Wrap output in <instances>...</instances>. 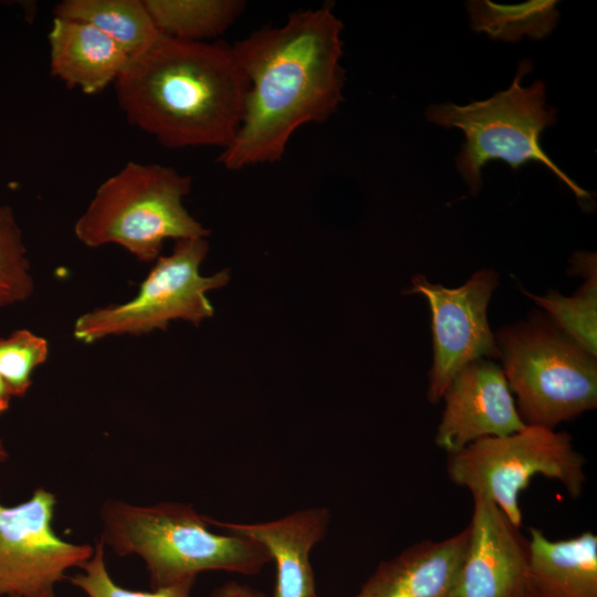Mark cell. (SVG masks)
Returning a JSON list of instances; mask_svg holds the SVG:
<instances>
[{"label":"cell","mask_w":597,"mask_h":597,"mask_svg":"<svg viewBox=\"0 0 597 597\" xmlns=\"http://www.w3.org/2000/svg\"><path fill=\"white\" fill-rule=\"evenodd\" d=\"M342 31L333 4L324 3L234 42L250 87L242 124L219 164L239 170L277 161L297 128L337 111L345 83Z\"/></svg>","instance_id":"cell-1"},{"label":"cell","mask_w":597,"mask_h":597,"mask_svg":"<svg viewBox=\"0 0 597 597\" xmlns=\"http://www.w3.org/2000/svg\"><path fill=\"white\" fill-rule=\"evenodd\" d=\"M114 84L127 122L168 148H227L250 87L232 45L163 34L129 59Z\"/></svg>","instance_id":"cell-2"},{"label":"cell","mask_w":597,"mask_h":597,"mask_svg":"<svg viewBox=\"0 0 597 597\" xmlns=\"http://www.w3.org/2000/svg\"><path fill=\"white\" fill-rule=\"evenodd\" d=\"M101 540L119 556L137 554L148 569L151 589L196 578L205 570L253 576L272 561L265 547L237 534H218L191 505L161 502L138 506L103 504Z\"/></svg>","instance_id":"cell-3"},{"label":"cell","mask_w":597,"mask_h":597,"mask_svg":"<svg viewBox=\"0 0 597 597\" xmlns=\"http://www.w3.org/2000/svg\"><path fill=\"white\" fill-rule=\"evenodd\" d=\"M191 184L170 166L128 161L98 186L75 237L90 248L121 245L142 262L157 260L167 239L206 238L210 231L182 203Z\"/></svg>","instance_id":"cell-4"},{"label":"cell","mask_w":597,"mask_h":597,"mask_svg":"<svg viewBox=\"0 0 597 597\" xmlns=\"http://www.w3.org/2000/svg\"><path fill=\"white\" fill-rule=\"evenodd\" d=\"M495 342L526 426L554 429L597 406V360L542 313L502 327Z\"/></svg>","instance_id":"cell-5"},{"label":"cell","mask_w":597,"mask_h":597,"mask_svg":"<svg viewBox=\"0 0 597 597\" xmlns=\"http://www.w3.org/2000/svg\"><path fill=\"white\" fill-rule=\"evenodd\" d=\"M532 71L530 60L520 62L506 91L465 106L452 103L431 105L426 118L443 128H459L465 135L455 165L475 195L482 186L481 169L492 159H501L516 169L530 161L548 168L579 200L589 195L573 181L546 155L541 146L543 130L556 122V109L546 103L544 82L536 80L524 87L522 80Z\"/></svg>","instance_id":"cell-6"},{"label":"cell","mask_w":597,"mask_h":597,"mask_svg":"<svg viewBox=\"0 0 597 597\" xmlns=\"http://www.w3.org/2000/svg\"><path fill=\"white\" fill-rule=\"evenodd\" d=\"M447 472L455 485L489 499L519 527V496L534 476L559 481L573 499L583 493L586 482L585 458L572 437L541 426L479 439L448 454Z\"/></svg>","instance_id":"cell-7"},{"label":"cell","mask_w":597,"mask_h":597,"mask_svg":"<svg viewBox=\"0 0 597 597\" xmlns=\"http://www.w3.org/2000/svg\"><path fill=\"white\" fill-rule=\"evenodd\" d=\"M208 250L205 238L177 240L171 254L156 260L134 298L81 315L74 324V337L91 344L107 336L165 331L172 320L199 325L211 317L213 307L206 294L224 286L229 272L199 273Z\"/></svg>","instance_id":"cell-8"},{"label":"cell","mask_w":597,"mask_h":597,"mask_svg":"<svg viewBox=\"0 0 597 597\" xmlns=\"http://www.w3.org/2000/svg\"><path fill=\"white\" fill-rule=\"evenodd\" d=\"M55 495L43 488L15 506L0 502V597H54L66 572L93 556V546L55 534Z\"/></svg>","instance_id":"cell-9"},{"label":"cell","mask_w":597,"mask_h":597,"mask_svg":"<svg viewBox=\"0 0 597 597\" xmlns=\"http://www.w3.org/2000/svg\"><path fill=\"white\" fill-rule=\"evenodd\" d=\"M499 282L493 270H481L461 286L449 289L416 275L408 293L422 294L432 318L433 362L428 399L439 401L453 377L480 358H500L489 322L488 305Z\"/></svg>","instance_id":"cell-10"},{"label":"cell","mask_w":597,"mask_h":597,"mask_svg":"<svg viewBox=\"0 0 597 597\" xmlns=\"http://www.w3.org/2000/svg\"><path fill=\"white\" fill-rule=\"evenodd\" d=\"M469 540L451 597H530V543L500 507L473 496Z\"/></svg>","instance_id":"cell-11"},{"label":"cell","mask_w":597,"mask_h":597,"mask_svg":"<svg viewBox=\"0 0 597 597\" xmlns=\"http://www.w3.org/2000/svg\"><path fill=\"white\" fill-rule=\"evenodd\" d=\"M442 398L444 409L434 441L448 454L486 437L522 430V421L503 370L480 358L464 366Z\"/></svg>","instance_id":"cell-12"},{"label":"cell","mask_w":597,"mask_h":597,"mask_svg":"<svg viewBox=\"0 0 597 597\" xmlns=\"http://www.w3.org/2000/svg\"><path fill=\"white\" fill-rule=\"evenodd\" d=\"M209 524L228 533L258 542L276 565L272 597H316L315 577L310 562L313 547L327 532L329 511L313 506L263 523H230L207 516Z\"/></svg>","instance_id":"cell-13"},{"label":"cell","mask_w":597,"mask_h":597,"mask_svg":"<svg viewBox=\"0 0 597 597\" xmlns=\"http://www.w3.org/2000/svg\"><path fill=\"white\" fill-rule=\"evenodd\" d=\"M469 527L441 541L426 540L381 562L356 597H451Z\"/></svg>","instance_id":"cell-14"},{"label":"cell","mask_w":597,"mask_h":597,"mask_svg":"<svg viewBox=\"0 0 597 597\" xmlns=\"http://www.w3.org/2000/svg\"><path fill=\"white\" fill-rule=\"evenodd\" d=\"M48 40L52 75L90 95L115 83L130 59L114 40L84 22L53 18Z\"/></svg>","instance_id":"cell-15"},{"label":"cell","mask_w":597,"mask_h":597,"mask_svg":"<svg viewBox=\"0 0 597 597\" xmlns=\"http://www.w3.org/2000/svg\"><path fill=\"white\" fill-rule=\"evenodd\" d=\"M530 597H597V535L553 541L530 528Z\"/></svg>","instance_id":"cell-16"},{"label":"cell","mask_w":597,"mask_h":597,"mask_svg":"<svg viewBox=\"0 0 597 597\" xmlns=\"http://www.w3.org/2000/svg\"><path fill=\"white\" fill-rule=\"evenodd\" d=\"M53 15L93 25L129 57L146 50L160 35L144 0H64L54 7Z\"/></svg>","instance_id":"cell-17"},{"label":"cell","mask_w":597,"mask_h":597,"mask_svg":"<svg viewBox=\"0 0 597 597\" xmlns=\"http://www.w3.org/2000/svg\"><path fill=\"white\" fill-rule=\"evenodd\" d=\"M158 32L184 40L207 42L223 33L243 12L240 0H144Z\"/></svg>","instance_id":"cell-18"},{"label":"cell","mask_w":597,"mask_h":597,"mask_svg":"<svg viewBox=\"0 0 597 597\" xmlns=\"http://www.w3.org/2000/svg\"><path fill=\"white\" fill-rule=\"evenodd\" d=\"M555 0H535L522 4L502 6L491 1H469L471 27L490 38L516 42L523 35L533 40L547 36L556 27L558 11Z\"/></svg>","instance_id":"cell-19"},{"label":"cell","mask_w":597,"mask_h":597,"mask_svg":"<svg viewBox=\"0 0 597 597\" xmlns=\"http://www.w3.org/2000/svg\"><path fill=\"white\" fill-rule=\"evenodd\" d=\"M585 279L572 296H563L554 290L542 296L524 290L523 293L545 311L556 327L596 356L597 272Z\"/></svg>","instance_id":"cell-20"},{"label":"cell","mask_w":597,"mask_h":597,"mask_svg":"<svg viewBox=\"0 0 597 597\" xmlns=\"http://www.w3.org/2000/svg\"><path fill=\"white\" fill-rule=\"evenodd\" d=\"M33 291L22 231L13 209L0 206V308L28 300Z\"/></svg>","instance_id":"cell-21"},{"label":"cell","mask_w":597,"mask_h":597,"mask_svg":"<svg viewBox=\"0 0 597 597\" xmlns=\"http://www.w3.org/2000/svg\"><path fill=\"white\" fill-rule=\"evenodd\" d=\"M49 355L45 338L28 329L0 337V375L13 397H23L32 385V375Z\"/></svg>","instance_id":"cell-22"},{"label":"cell","mask_w":597,"mask_h":597,"mask_svg":"<svg viewBox=\"0 0 597 597\" xmlns=\"http://www.w3.org/2000/svg\"><path fill=\"white\" fill-rule=\"evenodd\" d=\"M80 568L83 573L70 577V580L88 597H190L196 580L188 578L153 591L126 589L117 585L108 574L104 559V543L101 538L95 542L93 556Z\"/></svg>","instance_id":"cell-23"},{"label":"cell","mask_w":597,"mask_h":597,"mask_svg":"<svg viewBox=\"0 0 597 597\" xmlns=\"http://www.w3.org/2000/svg\"><path fill=\"white\" fill-rule=\"evenodd\" d=\"M210 597H266V595L250 586L231 580L216 588Z\"/></svg>","instance_id":"cell-24"},{"label":"cell","mask_w":597,"mask_h":597,"mask_svg":"<svg viewBox=\"0 0 597 597\" xmlns=\"http://www.w3.org/2000/svg\"><path fill=\"white\" fill-rule=\"evenodd\" d=\"M12 394L4 381V379L0 375V415L9 409L10 401L12 398Z\"/></svg>","instance_id":"cell-25"},{"label":"cell","mask_w":597,"mask_h":597,"mask_svg":"<svg viewBox=\"0 0 597 597\" xmlns=\"http://www.w3.org/2000/svg\"><path fill=\"white\" fill-rule=\"evenodd\" d=\"M8 457H9L8 451L4 444L2 443V441L0 440V462H4L8 459Z\"/></svg>","instance_id":"cell-26"},{"label":"cell","mask_w":597,"mask_h":597,"mask_svg":"<svg viewBox=\"0 0 597 597\" xmlns=\"http://www.w3.org/2000/svg\"><path fill=\"white\" fill-rule=\"evenodd\" d=\"M316 597H318V596H316Z\"/></svg>","instance_id":"cell-27"}]
</instances>
